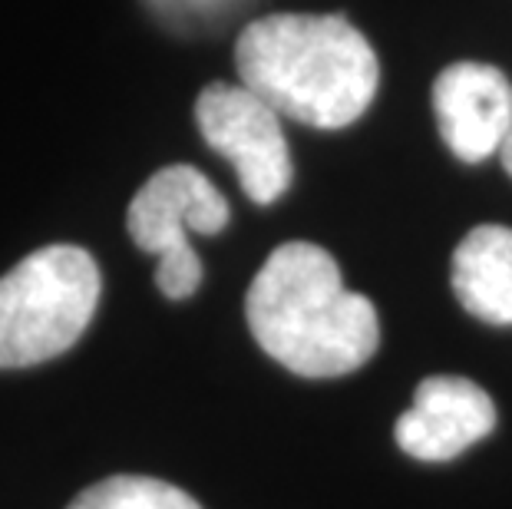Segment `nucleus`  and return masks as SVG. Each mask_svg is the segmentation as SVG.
<instances>
[{"mask_svg":"<svg viewBox=\"0 0 512 509\" xmlns=\"http://www.w3.org/2000/svg\"><path fill=\"white\" fill-rule=\"evenodd\" d=\"M235 67L245 90L278 116L314 129H344L374 103L380 63L354 24L337 14H271L238 37Z\"/></svg>","mask_w":512,"mask_h":509,"instance_id":"obj_2","label":"nucleus"},{"mask_svg":"<svg viewBox=\"0 0 512 509\" xmlns=\"http://www.w3.org/2000/svg\"><path fill=\"white\" fill-rule=\"evenodd\" d=\"M205 143L222 153L238 172L245 196L255 205H271L294 179L281 116L245 86L209 83L195 103Z\"/></svg>","mask_w":512,"mask_h":509,"instance_id":"obj_5","label":"nucleus"},{"mask_svg":"<svg viewBox=\"0 0 512 509\" xmlns=\"http://www.w3.org/2000/svg\"><path fill=\"white\" fill-rule=\"evenodd\" d=\"M499 159H503V169L512 176V129H509V136H506L503 149H499Z\"/></svg>","mask_w":512,"mask_h":509,"instance_id":"obj_10","label":"nucleus"},{"mask_svg":"<svg viewBox=\"0 0 512 509\" xmlns=\"http://www.w3.org/2000/svg\"><path fill=\"white\" fill-rule=\"evenodd\" d=\"M100 301V268L76 245H47L0 278V367L70 351Z\"/></svg>","mask_w":512,"mask_h":509,"instance_id":"obj_3","label":"nucleus"},{"mask_svg":"<svg viewBox=\"0 0 512 509\" xmlns=\"http://www.w3.org/2000/svg\"><path fill=\"white\" fill-rule=\"evenodd\" d=\"M453 291L473 318L512 324V229L479 225L456 245Z\"/></svg>","mask_w":512,"mask_h":509,"instance_id":"obj_8","label":"nucleus"},{"mask_svg":"<svg viewBox=\"0 0 512 509\" xmlns=\"http://www.w3.org/2000/svg\"><path fill=\"white\" fill-rule=\"evenodd\" d=\"M433 113L456 159L483 162L503 149L512 129V83L489 63H453L433 83Z\"/></svg>","mask_w":512,"mask_h":509,"instance_id":"obj_7","label":"nucleus"},{"mask_svg":"<svg viewBox=\"0 0 512 509\" xmlns=\"http://www.w3.org/2000/svg\"><path fill=\"white\" fill-rule=\"evenodd\" d=\"M496 427V404L470 377L437 374L420 381L413 407L397 420V443L413 460L443 463L460 457Z\"/></svg>","mask_w":512,"mask_h":509,"instance_id":"obj_6","label":"nucleus"},{"mask_svg":"<svg viewBox=\"0 0 512 509\" xmlns=\"http://www.w3.org/2000/svg\"><path fill=\"white\" fill-rule=\"evenodd\" d=\"M245 318L268 357L301 377H341L374 357V301L344 288L334 255L314 242H285L268 255L245 295Z\"/></svg>","mask_w":512,"mask_h":509,"instance_id":"obj_1","label":"nucleus"},{"mask_svg":"<svg viewBox=\"0 0 512 509\" xmlns=\"http://www.w3.org/2000/svg\"><path fill=\"white\" fill-rule=\"evenodd\" d=\"M67 509H202L189 493L152 476H106L86 486Z\"/></svg>","mask_w":512,"mask_h":509,"instance_id":"obj_9","label":"nucleus"},{"mask_svg":"<svg viewBox=\"0 0 512 509\" xmlns=\"http://www.w3.org/2000/svg\"><path fill=\"white\" fill-rule=\"evenodd\" d=\"M126 225L143 252L159 255V291L179 301L202 285V262L185 232L219 235L228 225V202L195 166H166L133 196Z\"/></svg>","mask_w":512,"mask_h":509,"instance_id":"obj_4","label":"nucleus"}]
</instances>
